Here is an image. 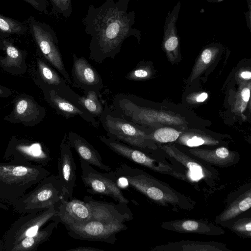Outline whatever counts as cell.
<instances>
[{
	"label": "cell",
	"mask_w": 251,
	"mask_h": 251,
	"mask_svg": "<svg viewBox=\"0 0 251 251\" xmlns=\"http://www.w3.org/2000/svg\"><path fill=\"white\" fill-rule=\"evenodd\" d=\"M130 0H106L99 7H88L82 23L85 32L91 37L89 58L96 63L114 58L129 37L134 36L139 43L140 32L133 27L135 13L128 11Z\"/></svg>",
	"instance_id": "cell-1"
},
{
	"label": "cell",
	"mask_w": 251,
	"mask_h": 251,
	"mask_svg": "<svg viewBox=\"0 0 251 251\" xmlns=\"http://www.w3.org/2000/svg\"><path fill=\"white\" fill-rule=\"evenodd\" d=\"M50 173L42 166L9 161L0 163V207L12 205Z\"/></svg>",
	"instance_id": "cell-2"
},
{
	"label": "cell",
	"mask_w": 251,
	"mask_h": 251,
	"mask_svg": "<svg viewBox=\"0 0 251 251\" xmlns=\"http://www.w3.org/2000/svg\"><path fill=\"white\" fill-rule=\"evenodd\" d=\"M63 199L69 200L57 176L49 175L16 201L12 205L13 211L20 214L38 212L58 204Z\"/></svg>",
	"instance_id": "cell-3"
},
{
	"label": "cell",
	"mask_w": 251,
	"mask_h": 251,
	"mask_svg": "<svg viewBox=\"0 0 251 251\" xmlns=\"http://www.w3.org/2000/svg\"><path fill=\"white\" fill-rule=\"evenodd\" d=\"M57 205L38 212L26 213L16 220L0 239V251H10L22 240L35 234L46 223L52 220L56 212Z\"/></svg>",
	"instance_id": "cell-4"
},
{
	"label": "cell",
	"mask_w": 251,
	"mask_h": 251,
	"mask_svg": "<svg viewBox=\"0 0 251 251\" xmlns=\"http://www.w3.org/2000/svg\"><path fill=\"white\" fill-rule=\"evenodd\" d=\"M99 119L108 138L136 149L149 148L147 136L135 124L111 111L106 105Z\"/></svg>",
	"instance_id": "cell-5"
},
{
	"label": "cell",
	"mask_w": 251,
	"mask_h": 251,
	"mask_svg": "<svg viewBox=\"0 0 251 251\" xmlns=\"http://www.w3.org/2000/svg\"><path fill=\"white\" fill-rule=\"evenodd\" d=\"M80 162V177L89 193L109 197L119 203H129L118 185L114 172L101 173L81 159Z\"/></svg>",
	"instance_id": "cell-6"
},
{
	"label": "cell",
	"mask_w": 251,
	"mask_h": 251,
	"mask_svg": "<svg viewBox=\"0 0 251 251\" xmlns=\"http://www.w3.org/2000/svg\"><path fill=\"white\" fill-rule=\"evenodd\" d=\"M65 226L69 236L73 238L109 244H114L117 240V234L128 228L125 224H110L94 220L81 224Z\"/></svg>",
	"instance_id": "cell-7"
},
{
	"label": "cell",
	"mask_w": 251,
	"mask_h": 251,
	"mask_svg": "<svg viewBox=\"0 0 251 251\" xmlns=\"http://www.w3.org/2000/svg\"><path fill=\"white\" fill-rule=\"evenodd\" d=\"M30 26L34 39L46 59L67 83L71 85V79L66 69L54 32L49 26L37 22L31 24Z\"/></svg>",
	"instance_id": "cell-8"
},
{
	"label": "cell",
	"mask_w": 251,
	"mask_h": 251,
	"mask_svg": "<svg viewBox=\"0 0 251 251\" xmlns=\"http://www.w3.org/2000/svg\"><path fill=\"white\" fill-rule=\"evenodd\" d=\"M83 201L90 207L92 218L110 224H125L132 219L133 215L127 206V204L119 203L115 204L98 201L90 196H85Z\"/></svg>",
	"instance_id": "cell-9"
},
{
	"label": "cell",
	"mask_w": 251,
	"mask_h": 251,
	"mask_svg": "<svg viewBox=\"0 0 251 251\" xmlns=\"http://www.w3.org/2000/svg\"><path fill=\"white\" fill-rule=\"evenodd\" d=\"M71 75L73 87L81 89L84 93L89 91H95L100 96L103 87L102 79L95 68L84 57H78L73 53Z\"/></svg>",
	"instance_id": "cell-10"
},
{
	"label": "cell",
	"mask_w": 251,
	"mask_h": 251,
	"mask_svg": "<svg viewBox=\"0 0 251 251\" xmlns=\"http://www.w3.org/2000/svg\"><path fill=\"white\" fill-rule=\"evenodd\" d=\"M57 167V176L62 185L64 194L69 200H71L73 198L75 186L76 167L66 133L60 144Z\"/></svg>",
	"instance_id": "cell-11"
},
{
	"label": "cell",
	"mask_w": 251,
	"mask_h": 251,
	"mask_svg": "<svg viewBox=\"0 0 251 251\" xmlns=\"http://www.w3.org/2000/svg\"><path fill=\"white\" fill-rule=\"evenodd\" d=\"M91 218L90 207L84 201L73 198L68 200L63 199L57 205L56 212L52 220L66 226L83 224Z\"/></svg>",
	"instance_id": "cell-12"
},
{
	"label": "cell",
	"mask_w": 251,
	"mask_h": 251,
	"mask_svg": "<svg viewBox=\"0 0 251 251\" xmlns=\"http://www.w3.org/2000/svg\"><path fill=\"white\" fill-rule=\"evenodd\" d=\"M7 161L46 166L51 158L49 152L38 143L30 144L19 143L11 147L3 157Z\"/></svg>",
	"instance_id": "cell-13"
},
{
	"label": "cell",
	"mask_w": 251,
	"mask_h": 251,
	"mask_svg": "<svg viewBox=\"0 0 251 251\" xmlns=\"http://www.w3.org/2000/svg\"><path fill=\"white\" fill-rule=\"evenodd\" d=\"M47 92L50 103L60 115L67 119L79 116L94 127H99L100 122L87 111L78 100L62 95L51 88Z\"/></svg>",
	"instance_id": "cell-14"
},
{
	"label": "cell",
	"mask_w": 251,
	"mask_h": 251,
	"mask_svg": "<svg viewBox=\"0 0 251 251\" xmlns=\"http://www.w3.org/2000/svg\"><path fill=\"white\" fill-rule=\"evenodd\" d=\"M67 140L71 148L75 151L80 159L105 172L112 171L109 165L103 163L101 155L97 150L80 135L70 131L67 135Z\"/></svg>",
	"instance_id": "cell-15"
},
{
	"label": "cell",
	"mask_w": 251,
	"mask_h": 251,
	"mask_svg": "<svg viewBox=\"0 0 251 251\" xmlns=\"http://www.w3.org/2000/svg\"><path fill=\"white\" fill-rule=\"evenodd\" d=\"M59 222L52 220L45 227H42L35 234L27 236L11 248L10 251H33L40 245L48 241Z\"/></svg>",
	"instance_id": "cell-16"
},
{
	"label": "cell",
	"mask_w": 251,
	"mask_h": 251,
	"mask_svg": "<svg viewBox=\"0 0 251 251\" xmlns=\"http://www.w3.org/2000/svg\"><path fill=\"white\" fill-rule=\"evenodd\" d=\"M181 7L178 2L167 17L163 27V47L165 50L171 52L177 50L179 46V37L176 23Z\"/></svg>",
	"instance_id": "cell-17"
},
{
	"label": "cell",
	"mask_w": 251,
	"mask_h": 251,
	"mask_svg": "<svg viewBox=\"0 0 251 251\" xmlns=\"http://www.w3.org/2000/svg\"><path fill=\"white\" fill-rule=\"evenodd\" d=\"M85 94V96H78V102L94 117L100 118L104 108L99 99L100 96L93 91H89Z\"/></svg>",
	"instance_id": "cell-18"
},
{
	"label": "cell",
	"mask_w": 251,
	"mask_h": 251,
	"mask_svg": "<svg viewBox=\"0 0 251 251\" xmlns=\"http://www.w3.org/2000/svg\"><path fill=\"white\" fill-rule=\"evenodd\" d=\"M6 56L1 63L5 66L18 67L22 62V54L20 51L12 45L6 43L5 45Z\"/></svg>",
	"instance_id": "cell-19"
},
{
	"label": "cell",
	"mask_w": 251,
	"mask_h": 251,
	"mask_svg": "<svg viewBox=\"0 0 251 251\" xmlns=\"http://www.w3.org/2000/svg\"><path fill=\"white\" fill-rule=\"evenodd\" d=\"M251 206V198L246 197L238 204L233 205L230 207L221 217V220H227L234 217L239 213L249 209Z\"/></svg>",
	"instance_id": "cell-20"
},
{
	"label": "cell",
	"mask_w": 251,
	"mask_h": 251,
	"mask_svg": "<svg viewBox=\"0 0 251 251\" xmlns=\"http://www.w3.org/2000/svg\"><path fill=\"white\" fill-rule=\"evenodd\" d=\"M180 133L173 128L163 127L157 129L153 133V137L158 142L168 143L176 141Z\"/></svg>",
	"instance_id": "cell-21"
},
{
	"label": "cell",
	"mask_w": 251,
	"mask_h": 251,
	"mask_svg": "<svg viewBox=\"0 0 251 251\" xmlns=\"http://www.w3.org/2000/svg\"><path fill=\"white\" fill-rule=\"evenodd\" d=\"M0 30L9 33L20 34L24 32V27L19 23L0 15Z\"/></svg>",
	"instance_id": "cell-22"
},
{
	"label": "cell",
	"mask_w": 251,
	"mask_h": 251,
	"mask_svg": "<svg viewBox=\"0 0 251 251\" xmlns=\"http://www.w3.org/2000/svg\"><path fill=\"white\" fill-rule=\"evenodd\" d=\"M38 111L35 104L31 100L22 99L18 101L16 106V114L19 118H24Z\"/></svg>",
	"instance_id": "cell-23"
},
{
	"label": "cell",
	"mask_w": 251,
	"mask_h": 251,
	"mask_svg": "<svg viewBox=\"0 0 251 251\" xmlns=\"http://www.w3.org/2000/svg\"><path fill=\"white\" fill-rule=\"evenodd\" d=\"M55 10L65 18L70 17L72 13V0H50Z\"/></svg>",
	"instance_id": "cell-24"
},
{
	"label": "cell",
	"mask_w": 251,
	"mask_h": 251,
	"mask_svg": "<svg viewBox=\"0 0 251 251\" xmlns=\"http://www.w3.org/2000/svg\"><path fill=\"white\" fill-rule=\"evenodd\" d=\"M216 46L208 47L204 49L201 54V59L205 64L209 63L212 57L213 51L216 48Z\"/></svg>",
	"instance_id": "cell-25"
},
{
	"label": "cell",
	"mask_w": 251,
	"mask_h": 251,
	"mask_svg": "<svg viewBox=\"0 0 251 251\" xmlns=\"http://www.w3.org/2000/svg\"><path fill=\"white\" fill-rule=\"evenodd\" d=\"M29 4L36 9L43 11L46 8V4L44 0H23Z\"/></svg>",
	"instance_id": "cell-26"
},
{
	"label": "cell",
	"mask_w": 251,
	"mask_h": 251,
	"mask_svg": "<svg viewBox=\"0 0 251 251\" xmlns=\"http://www.w3.org/2000/svg\"><path fill=\"white\" fill-rule=\"evenodd\" d=\"M182 227L185 230L195 231L198 228L199 224L197 222L188 220L182 223Z\"/></svg>",
	"instance_id": "cell-27"
},
{
	"label": "cell",
	"mask_w": 251,
	"mask_h": 251,
	"mask_svg": "<svg viewBox=\"0 0 251 251\" xmlns=\"http://www.w3.org/2000/svg\"><path fill=\"white\" fill-rule=\"evenodd\" d=\"M204 143V141L202 138L197 136H193L187 141V145L189 147L198 146Z\"/></svg>",
	"instance_id": "cell-28"
},
{
	"label": "cell",
	"mask_w": 251,
	"mask_h": 251,
	"mask_svg": "<svg viewBox=\"0 0 251 251\" xmlns=\"http://www.w3.org/2000/svg\"><path fill=\"white\" fill-rule=\"evenodd\" d=\"M67 251H104L102 249L91 247H77L70 249Z\"/></svg>",
	"instance_id": "cell-29"
},
{
	"label": "cell",
	"mask_w": 251,
	"mask_h": 251,
	"mask_svg": "<svg viewBox=\"0 0 251 251\" xmlns=\"http://www.w3.org/2000/svg\"><path fill=\"white\" fill-rule=\"evenodd\" d=\"M215 153L218 157L222 159L227 157L229 155V151L228 150L224 147H221L217 149Z\"/></svg>",
	"instance_id": "cell-30"
},
{
	"label": "cell",
	"mask_w": 251,
	"mask_h": 251,
	"mask_svg": "<svg viewBox=\"0 0 251 251\" xmlns=\"http://www.w3.org/2000/svg\"><path fill=\"white\" fill-rule=\"evenodd\" d=\"M248 5L249 7V10L247 12V13L245 15L246 20H247V23L248 25V28H249L250 30L251 31V0H248Z\"/></svg>",
	"instance_id": "cell-31"
},
{
	"label": "cell",
	"mask_w": 251,
	"mask_h": 251,
	"mask_svg": "<svg viewBox=\"0 0 251 251\" xmlns=\"http://www.w3.org/2000/svg\"><path fill=\"white\" fill-rule=\"evenodd\" d=\"M241 96L245 101H248L250 97V90L248 88H244L241 92Z\"/></svg>",
	"instance_id": "cell-32"
},
{
	"label": "cell",
	"mask_w": 251,
	"mask_h": 251,
	"mask_svg": "<svg viewBox=\"0 0 251 251\" xmlns=\"http://www.w3.org/2000/svg\"><path fill=\"white\" fill-rule=\"evenodd\" d=\"M207 97L208 94L205 92H203L197 98L196 100L198 102H203L207 98Z\"/></svg>",
	"instance_id": "cell-33"
},
{
	"label": "cell",
	"mask_w": 251,
	"mask_h": 251,
	"mask_svg": "<svg viewBox=\"0 0 251 251\" xmlns=\"http://www.w3.org/2000/svg\"><path fill=\"white\" fill-rule=\"evenodd\" d=\"M241 76L243 78L250 79L251 78V73L250 71H245L241 73Z\"/></svg>",
	"instance_id": "cell-34"
},
{
	"label": "cell",
	"mask_w": 251,
	"mask_h": 251,
	"mask_svg": "<svg viewBox=\"0 0 251 251\" xmlns=\"http://www.w3.org/2000/svg\"><path fill=\"white\" fill-rule=\"evenodd\" d=\"M245 228L246 231L251 232V223L250 222L245 225Z\"/></svg>",
	"instance_id": "cell-35"
},
{
	"label": "cell",
	"mask_w": 251,
	"mask_h": 251,
	"mask_svg": "<svg viewBox=\"0 0 251 251\" xmlns=\"http://www.w3.org/2000/svg\"><path fill=\"white\" fill-rule=\"evenodd\" d=\"M225 0H207V1L208 2H212V3H217V2H220L222 1H223Z\"/></svg>",
	"instance_id": "cell-36"
},
{
	"label": "cell",
	"mask_w": 251,
	"mask_h": 251,
	"mask_svg": "<svg viewBox=\"0 0 251 251\" xmlns=\"http://www.w3.org/2000/svg\"><path fill=\"white\" fill-rule=\"evenodd\" d=\"M3 92L2 90L0 89V94H1Z\"/></svg>",
	"instance_id": "cell-37"
}]
</instances>
